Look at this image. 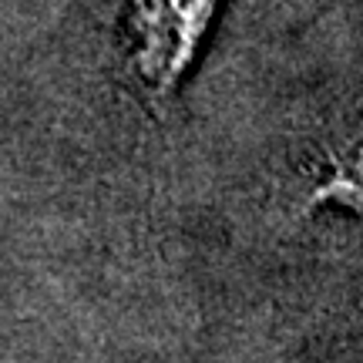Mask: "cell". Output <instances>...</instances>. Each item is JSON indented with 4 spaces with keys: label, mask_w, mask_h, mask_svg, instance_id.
Segmentation results:
<instances>
[{
    "label": "cell",
    "mask_w": 363,
    "mask_h": 363,
    "mask_svg": "<svg viewBox=\"0 0 363 363\" xmlns=\"http://www.w3.org/2000/svg\"><path fill=\"white\" fill-rule=\"evenodd\" d=\"M216 0H131L128 57L148 98L169 94L212 17Z\"/></svg>",
    "instance_id": "1"
}]
</instances>
